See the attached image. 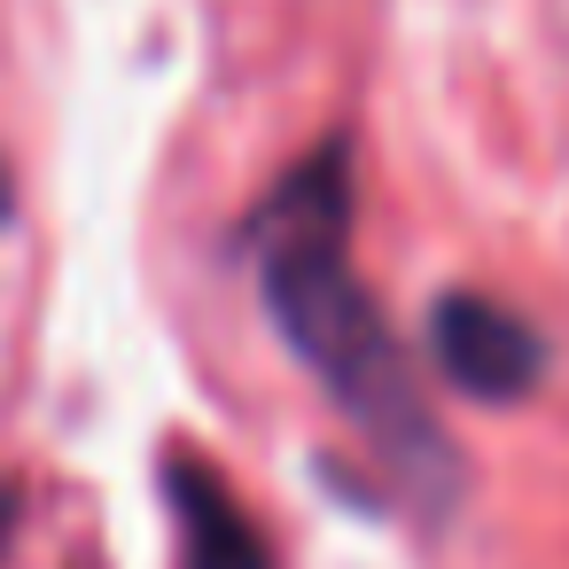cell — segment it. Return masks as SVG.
<instances>
[{
	"instance_id": "cell-1",
	"label": "cell",
	"mask_w": 569,
	"mask_h": 569,
	"mask_svg": "<svg viewBox=\"0 0 569 569\" xmlns=\"http://www.w3.org/2000/svg\"><path fill=\"white\" fill-rule=\"evenodd\" d=\"M242 242L258 266V297H266L281 343L297 351V367L375 445L390 483L421 515H445L460 499V452L437 429L382 305L367 297V281L351 266V141L328 133L312 157H297L273 180V196L250 211Z\"/></svg>"
},
{
	"instance_id": "cell-2",
	"label": "cell",
	"mask_w": 569,
	"mask_h": 569,
	"mask_svg": "<svg viewBox=\"0 0 569 569\" xmlns=\"http://www.w3.org/2000/svg\"><path fill=\"white\" fill-rule=\"evenodd\" d=\"M429 359L476 406H515L546 382V336L522 312H507L499 297H476V289H445L429 305Z\"/></svg>"
},
{
	"instance_id": "cell-3",
	"label": "cell",
	"mask_w": 569,
	"mask_h": 569,
	"mask_svg": "<svg viewBox=\"0 0 569 569\" xmlns=\"http://www.w3.org/2000/svg\"><path fill=\"white\" fill-rule=\"evenodd\" d=\"M164 507H172L180 569H273L250 507L234 499V483L211 460H196V452L164 460Z\"/></svg>"
},
{
	"instance_id": "cell-4",
	"label": "cell",
	"mask_w": 569,
	"mask_h": 569,
	"mask_svg": "<svg viewBox=\"0 0 569 569\" xmlns=\"http://www.w3.org/2000/svg\"><path fill=\"white\" fill-rule=\"evenodd\" d=\"M17 515H24V491H17L9 468H0V553H9V538H17Z\"/></svg>"
},
{
	"instance_id": "cell-5",
	"label": "cell",
	"mask_w": 569,
	"mask_h": 569,
	"mask_svg": "<svg viewBox=\"0 0 569 569\" xmlns=\"http://www.w3.org/2000/svg\"><path fill=\"white\" fill-rule=\"evenodd\" d=\"M9 219H17V172H9V157H0V234H9Z\"/></svg>"
}]
</instances>
